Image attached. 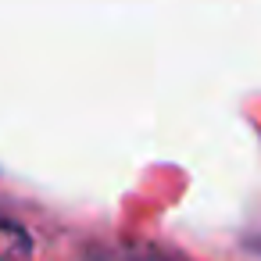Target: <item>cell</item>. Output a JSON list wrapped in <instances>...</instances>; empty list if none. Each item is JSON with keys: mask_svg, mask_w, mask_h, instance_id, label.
I'll return each instance as SVG.
<instances>
[{"mask_svg": "<svg viewBox=\"0 0 261 261\" xmlns=\"http://www.w3.org/2000/svg\"><path fill=\"white\" fill-rule=\"evenodd\" d=\"M29 257H33L29 232L11 218H0V261H29Z\"/></svg>", "mask_w": 261, "mask_h": 261, "instance_id": "1", "label": "cell"}, {"mask_svg": "<svg viewBox=\"0 0 261 261\" xmlns=\"http://www.w3.org/2000/svg\"><path fill=\"white\" fill-rule=\"evenodd\" d=\"M93 261H165L158 250H143V247H97Z\"/></svg>", "mask_w": 261, "mask_h": 261, "instance_id": "2", "label": "cell"}, {"mask_svg": "<svg viewBox=\"0 0 261 261\" xmlns=\"http://www.w3.org/2000/svg\"><path fill=\"white\" fill-rule=\"evenodd\" d=\"M257 247H261V243H257Z\"/></svg>", "mask_w": 261, "mask_h": 261, "instance_id": "3", "label": "cell"}]
</instances>
